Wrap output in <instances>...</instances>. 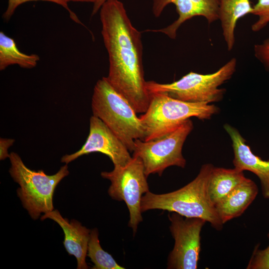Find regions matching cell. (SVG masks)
I'll return each instance as SVG.
<instances>
[{"label": "cell", "mask_w": 269, "mask_h": 269, "mask_svg": "<svg viewBox=\"0 0 269 269\" xmlns=\"http://www.w3.org/2000/svg\"><path fill=\"white\" fill-rule=\"evenodd\" d=\"M258 193L257 184L246 178L215 207L223 224L240 216L256 198Z\"/></svg>", "instance_id": "cell-14"}, {"label": "cell", "mask_w": 269, "mask_h": 269, "mask_svg": "<svg viewBox=\"0 0 269 269\" xmlns=\"http://www.w3.org/2000/svg\"><path fill=\"white\" fill-rule=\"evenodd\" d=\"M87 256L93 263V269H124L113 257L101 247L97 228L91 230L88 243Z\"/></svg>", "instance_id": "cell-18"}, {"label": "cell", "mask_w": 269, "mask_h": 269, "mask_svg": "<svg viewBox=\"0 0 269 269\" xmlns=\"http://www.w3.org/2000/svg\"><path fill=\"white\" fill-rule=\"evenodd\" d=\"M33 1H48L59 4L68 11L71 19L75 22L84 26L82 22L79 20L76 14L69 8L68 2L64 0H8L7 6L2 14V18L5 21H9L14 13L16 9L20 4L25 2Z\"/></svg>", "instance_id": "cell-19"}, {"label": "cell", "mask_w": 269, "mask_h": 269, "mask_svg": "<svg viewBox=\"0 0 269 269\" xmlns=\"http://www.w3.org/2000/svg\"><path fill=\"white\" fill-rule=\"evenodd\" d=\"M254 50L256 58L269 71V37L262 43L255 45Z\"/></svg>", "instance_id": "cell-22"}, {"label": "cell", "mask_w": 269, "mask_h": 269, "mask_svg": "<svg viewBox=\"0 0 269 269\" xmlns=\"http://www.w3.org/2000/svg\"><path fill=\"white\" fill-rule=\"evenodd\" d=\"M9 174L20 186L17 189V196L31 218L36 220L41 213L53 210L54 191L62 179L69 174L67 164L61 167L55 174L50 175L43 170L29 169L14 152L9 154Z\"/></svg>", "instance_id": "cell-5"}, {"label": "cell", "mask_w": 269, "mask_h": 269, "mask_svg": "<svg viewBox=\"0 0 269 269\" xmlns=\"http://www.w3.org/2000/svg\"><path fill=\"white\" fill-rule=\"evenodd\" d=\"M245 178L243 171L234 168L214 167L208 185V193L215 206L230 194Z\"/></svg>", "instance_id": "cell-16"}, {"label": "cell", "mask_w": 269, "mask_h": 269, "mask_svg": "<svg viewBox=\"0 0 269 269\" xmlns=\"http://www.w3.org/2000/svg\"><path fill=\"white\" fill-rule=\"evenodd\" d=\"M253 11L250 0H220L219 19L228 51L232 50L235 43L237 21L245 15L252 14Z\"/></svg>", "instance_id": "cell-15"}, {"label": "cell", "mask_w": 269, "mask_h": 269, "mask_svg": "<svg viewBox=\"0 0 269 269\" xmlns=\"http://www.w3.org/2000/svg\"><path fill=\"white\" fill-rule=\"evenodd\" d=\"M101 175L111 182L108 189L110 196L114 200L124 201L126 204L130 213L128 225L132 228L134 235L138 225L142 221V197L149 191L142 160L138 157L133 156L126 165H114L113 170L103 171Z\"/></svg>", "instance_id": "cell-7"}, {"label": "cell", "mask_w": 269, "mask_h": 269, "mask_svg": "<svg viewBox=\"0 0 269 269\" xmlns=\"http://www.w3.org/2000/svg\"><path fill=\"white\" fill-rule=\"evenodd\" d=\"M15 140L13 138H0V159L4 160L9 158V154L8 149L14 143Z\"/></svg>", "instance_id": "cell-23"}, {"label": "cell", "mask_w": 269, "mask_h": 269, "mask_svg": "<svg viewBox=\"0 0 269 269\" xmlns=\"http://www.w3.org/2000/svg\"><path fill=\"white\" fill-rule=\"evenodd\" d=\"M50 219L56 222L64 234V246L69 255L74 256L77 260L78 269H88L86 262L91 230L82 225L78 221L70 222L62 216L58 210L44 214L41 220Z\"/></svg>", "instance_id": "cell-13"}, {"label": "cell", "mask_w": 269, "mask_h": 269, "mask_svg": "<svg viewBox=\"0 0 269 269\" xmlns=\"http://www.w3.org/2000/svg\"><path fill=\"white\" fill-rule=\"evenodd\" d=\"M170 3L176 6L177 19L166 27L146 31L162 32L170 38L175 39L181 25L194 16H203L209 24L219 19L220 0H153L152 11L154 16L158 17Z\"/></svg>", "instance_id": "cell-11"}, {"label": "cell", "mask_w": 269, "mask_h": 269, "mask_svg": "<svg viewBox=\"0 0 269 269\" xmlns=\"http://www.w3.org/2000/svg\"><path fill=\"white\" fill-rule=\"evenodd\" d=\"M214 166L203 165L195 179L182 188L169 193L157 194L149 191L142 197L141 211L160 209L176 212L186 217H197L208 222L220 231L223 223L208 193V181Z\"/></svg>", "instance_id": "cell-2"}, {"label": "cell", "mask_w": 269, "mask_h": 269, "mask_svg": "<svg viewBox=\"0 0 269 269\" xmlns=\"http://www.w3.org/2000/svg\"><path fill=\"white\" fill-rule=\"evenodd\" d=\"M108 0H97V1L94 3L92 15H94L98 10H100L103 4Z\"/></svg>", "instance_id": "cell-24"}, {"label": "cell", "mask_w": 269, "mask_h": 269, "mask_svg": "<svg viewBox=\"0 0 269 269\" xmlns=\"http://www.w3.org/2000/svg\"><path fill=\"white\" fill-rule=\"evenodd\" d=\"M102 35L108 51L107 80L137 113L147 109L149 94L142 64L141 33L132 24L119 0H108L100 9Z\"/></svg>", "instance_id": "cell-1"}, {"label": "cell", "mask_w": 269, "mask_h": 269, "mask_svg": "<svg viewBox=\"0 0 269 269\" xmlns=\"http://www.w3.org/2000/svg\"><path fill=\"white\" fill-rule=\"evenodd\" d=\"M40 58L37 54L21 52L12 38L0 32V70L17 64L21 68L30 69L35 67Z\"/></svg>", "instance_id": "cell-17"}, {"label": "cell", "mask_w": 269, "mask_h": 269, "mask_svg": "<svg viewBox=\"0 0 269 269\" xmlns=\"http://www.w3.org/2000/svg\"><path fill=\"white\" fill-rule=\"evenodd\" d=\"M269 239V232L268 234ZM247 269H269V245L261 250L256 247L246 268Z\"/></svg>", "instance_id": "cell-21"}, {"label": "cell", "mask_w": 269, "mask_h": 269, "mask_svg": "<svg viewBox=\"0 0 269 269\" xmlns=\"http://www.w3.org/2000/svg\"><path fill=\"white\" fill-rule=\"evenodd\" d=\"M236 66L237 59L233 57L213 73L190 72L179 80L167 84L146 81V88L149 94L163 93L183 101L207 104L216 102L223 99L226 91L219 87L231 78Z\"/></svg>", "instance_id": "cell-6"}, {"label": "cell", "mask_w": 269, "mask_h": 269, "mask_svg": "<svg viewBox=\"0 0 269 269\" xmlns=\"http://www.w3.org/2000/svg\"><path fill=\"white\" fill-rule=\"evenodd\" d=\"M149 94L148 107L139 116L145 130L144 141L167 134L191 117L209 119L219 111L213 104L183 101L163 93Z\"/></svg>", "instance_id": "cell-4"}, {"label": "cell", "mask_w": 269, "mask_h": 269, "mask_svg": "<svg viewBox=\"0 0 269 269\" xmlns=\"http://www.w3.org/2000/svg\"><path fill=\"white\" fill-rule=\"evenodd\" d=\"M99 152L107 155L114 165L125 166L132 158L130 151L118 136L99 118L90 119L89 135L84 145L76 152L63 155L61 161L68 164L80 156Z\"/></svg>", "instance_id": "cell-10"}, {"label": "cell", "mask_w": 269, "mask_h": 269, "mask_svg": "<svg viewBox=\"0 0 269 269\" xmlns=\"http://www.w3.org/2000/svg\"><path fill=\"white\" fill-rule=\"evenodd\" d=\"M193 129L192 122L189 119L162 137L147 141L134 140L133 156L141 159L147 177L155 173L161 176L164 170L171 166L185 167L186 161L182 149Z\"/></svg>", "instance_id": "cell-8"}, {"label": "cell", "mask_w": 269, "mask_h": 269, "mask_svg": "<svg viewBox=\"0 0 269 269\" xmlns=\"http://www.w3.org/2000/svg\"><path fill=\"white\" fill-rule=\"evenodd\" d=\"M252 14L258 17L251 26L252 30L258 32L265 28L269 23V0H258Z\"/></svg>", "instance_id": "cell-20"}, {"label": "cell", "mask_w": 269, "mask_h": 269, "mask_svg": "<svg viewBox=\"0 0 269 269\" xmlns=\"http://www.w3.org/2000/svg\"><path fill=\"white\" fill-rule=\"evenodd\" d=\"M174 245L168 258L169 269H196L200 252V233L206 221L186 217L176 212L168 214Z\"/></svg>", "instance_id": "cell-9"}, {"label": "cell", "mask_w": 269, "mask_h": 269, "mask_svg": "<svg viewBox=\"0 0 269 269\" xmlns=\"http://www.w3.org/2000/svg\"><path fill=\"white\" fill-rule=\"evenodd\" d=\"M67 2L69 1H74V2H92L93 4L97 1V0H64Z\"/></svg>", "instance_id": "cell-25"}, {"label": "cell", "mask_w": 269, "mask_h": 269, "mask_svg": "<svg viewBox=\"0 0 269 269\" xmlns=\"http://www.w3.org/2000/svg\"><path fill=\"white\" fill-rule=\"evenodd\" d=\"M93 116L99 118L130 152L134 140H143L144 127L129 102L103 77L96 83L91 103Z\"/></svg>", "instance_id": "cell-3"}, {"label": "cell", "mask_w": 269, "mask_h": 269, "mask_svg": "<svg viewBox=\"0 0 269 269\" xmlns=\"http://www.w3.org/2000/svg\"><path fill=\"white\" fill-rule=\"evenodd\" d=\"M229 135L234 151L233 160L235 168L250 171L256 174L261 181L264 198L269 199V160H265L255 155L239 131L229 124L224 126Z\"/></svg>", "instance_id": "cell-12"}]
</instances>
